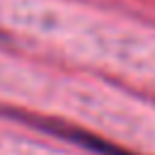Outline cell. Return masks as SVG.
<instances>
[{
    "instance_id": "cell-1",
    "label": "cell",
    "mask_w": 155,
    "mask_h": 155,
    "mask_svg": "<svg viewBox=\"0 0 155 155\" xmlns=\"http://www.w3.org/2000/svg\"><path fill=\"white\" fill-rule=\"evenodd\" d=\"M31 124L36 128H44V131L58 136V138L80 143V145L94 150L97 155H136V153H128V150H124V148H119V145H114V143H109V140H104V138H99L94 133H87L82 128H73V126H65V124H58V121H48V119H34Z\"/></svg>"
}]
</instances>
